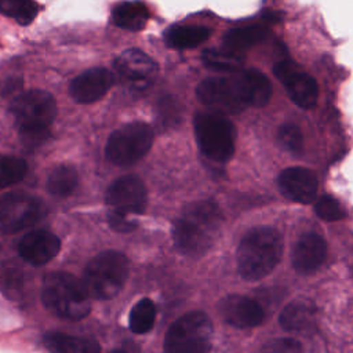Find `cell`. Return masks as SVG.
Segmentation results:
<instances>
[{
  "instance_id": "cell-1",
  "label": "cell",
  "mask_w": 353,
  "mask_h": 353,
  "mask_svg": "<svg viewBox=\"0 0 353 353\" xmlns=\"http://www.w3.org/2000/svg\"><path fill=\"white\" fill-rule=\"evenodd\" d=\"M197 98L211 112L232 114L247 106H265L272 97L269 79L256 69L215 76L197 85Z\"/></svg>"
},
{
  "instance_id": "cell-2",
  "label": "cell",
  "mask_w": 353,
  "mask_h": 353,
  "mask_svg": "<svg viewBox=\"0 0 353 353\" xmlns=\"http://www.w3.org/2000/svg\"><path fill=\"white\" fill-rule=\"evenodd\" d=\"M222 214L216 203L211 200L188 205L172 229L176 248L190 256L205 254L219 234Z\"/></svg>"
},
{
  "instance_id": "cell-3",
  "label": "cell",
  "mask_w": 353,
  "mask_h": 353,
  "mask_svg": "<svg viewBox=\"0 0 353 353\" xmlns=\"http://www.w3.org/2000/svg\"><path fill=\"white\" fill-rule=\"evenodd\" d=\"M10 112L26 148H37L50 137V125L57 116L54 97L43 90H29L14 98Z\"/></svg>"
},
{
  "instance_id": "cell-4",
  "label": "cell",
  "mask_w": 353,
  "mask_h": 353,
  "mask_svg": "<svg viewBox=\"0 0 353 353\" xmlns=\"http://www.w3.org/2000/svg\"><path fill=\"white\" fill-rule=\"evenodd\" d=\"M283 237L272 226L251 229L237 248V269L245 280H259L268 276L280 262Z\"/></svg>"
},
{
  "instance_id": "cell-5",
  "label": "cell",
  "mask_w": 353,
  "mask_h": 353,
  "mask_svg": "<svg viewBox=\"0 0 353 353\" xmlns=\"http://www.w3.org/2000/svg\"><path fill=\"white\" fill-rule=\"evenodd\" d=\"M90 295L77 277L66 272H51L44 277L41 299L55 316L80 320L90 313Z\"/></svg>"
},
{
  "instance_id": "cell-6",
  "label": "cell",
  "mask_w": 353,
  "mask_h": 353,
  "mask_svg": "<svg viewBox=\"0 0 353 353\" xmlns=\"http://www.w3.org/2000/svg\"><path fill=\"white\" fill-rule=\"evenodd\" d=\"M128 277V259L119 251H103L95 255L84 269L83 284L91 298L116 296Z\"/></svg>"
},
{
  "instance_id": "cell-7",
  "label": "cell",
  "mask_w": 353,
  "mask_h": 353,
  "mask_svg": "<svg viewBox=\"0 0 353 353\" xmlns=\"http://www.w3.org/2000/svg\"><path fill=\"white\" fill-rule=\"evenodd\" d=\"M194 134L201 152L211 160L225 163L234 153V125L216 112H200L194 117Z\"/></svg>"
},
{
  "instance_id": "cell-8",
  "label": "cell",
  "mask_w": 353,
  "mask_h": 353,
  "mask_svg": "<svg viewBox=\"0 0 353 353\" xmlns=\"http://www.w3.org/2000/svg\"><path fill=\"white\" fill-rule=\"evenodd\" d=\"M212 323L203 312L181 316L167 331L165 353H210Z\"/></svg>"
},
{
  "instance_id": "cell-9",
  "label": "cell",
  "mask_w": 353,
  "mask_h": 353,
  "mask_svg": "<svg viewBox=\"0 0 353 353\" xmlns=\"http://www.w3.org/2000/svg\"><path fill=\"white\" fill-rule=\"evenodd\" d=\"M153 130L143 121H132L114 130L105 146L106 159L116 165H131L148 154L153 145Z\"/></svg>"
},
{
  "instance_id": "cell-10",
  "label": "cell",
  "mask_w": 353,
  "mask_h": 353,
  "mask_svg": "<svg viewBox=\"0 0 353 353\" xmlns=\"http://www.w3.org/2000/svg\"><path fill=\"white\" fill-rule=\"evenodd\" d=\"M44 215L41 200L25 192L0 196V233H15L34 225Z\"/></svg>"
},
{
  "instance_id": "cell-11",
  "label": "cell",
  "mask_w": 353,
  "mask_h": 353,
  "mask_svg": "<svg viewBox=\"0 0 353 353\" xmlns=\"http://www.w3.org/2000/svg\"><path fill=\"white\" fill-rule=\"evenodd\" d=\"M105 199L110 214L131 218L145 210L148 192L141 178L135 175H124L113 181L106 190Z\"/></svg>"
},
{
  "instance_id": "cell-12",
  "label": "cell",
  "mask_w": 353,
  "mask_h": 353,
  "mask_svg": "<svg viewBox=\"0 0 353 353\" xmlns=\"http://www.w3.org/2000/svg\"><path fill=\"white\" fill-rule=\"evenodd\" d=\"M114 69L120 81L131 90L148 88L157 76V63L138 48L124 50L114 59Z\"/></svg>"
},
{
  "instance_id": "cell-13",
  "label": "cell",
  "mask_w": 353,
  "mask_h": 353,
  "mask_svg": "<svg viewBox=\"0 0 353 353\" xmlns=\"http://www.w3.org/2000/svg\"><path fill=\"white\" fill-rule=\"evenodd\" d=\"M274 74L285 87L291 101L303 109H310L319 98V87L316 80L298 72L288 61H280L274 65Z\"/></svg>"
},
{
  "instance_id": "cell-14",
  "label": "cell",
  "mask_w": 353,
  "mask_h": 353,
  "mask_svg": "<svg viewBox=\"0 0 353 353\" xmlns=\"http://www.w3.org/2000/svg\"><path fill=\"white\" fill-rule=\"evenodd\" d=\"M277 186L285 199L301 204H309L317 194L319 181L307 168L290 167L280 172Z\"/></svg>"
},
{
  "instance_id": "cell-15",
  "label": "cell",
  "mask_w": 353,
  "mask_h": 353,
  "mask_svg": "<svg viewBox=\"0 0 353 353\" xmlns=\"http://www.w3.org/2000/svg\"><path fill=\"white\" fill-rule=\"evenodd\" d=\"M113 74L105 68H91L70 81L69 92L76 102L91 103L101 99L112 87Z\"/></svg>"
},
{
  "instance_id": "cell-16",
  "label": "cell",
  "mask_w": 353,
  "mask_h": 353,
  "mask_svg": "<svg viewBox=\"0 0 353 353\" xmlns=\"http://www.w3.org/2000/svg\"><path fill=\"white\" fill-rule=\"evenodd\" d=\"M219 313L223 320L237 328H252L262 323L263 310L261 305L243 295H229L219 303Z\"/></svg>"
},
{
  "instance_id": "cell-17",
  "label": "cell",
  "mask_w": 353,
  "mask_h": 353,
  "mask_svg": "<svg viewBox=\"0 0 353 353\" xmlns=\"http://www.w3.org/2000/svg\"><path fill=\"white\" fill-rule=\"evenodd\" d=\"M61 248V240L51 232L33 230L22 237L18 245L19 255L29 263L40 266L51 261Z\"/></svg>"
},
{
  "instance_id": "cell-18",
  "label": "cell",
  "mask_w": 353,
  "mask_h": 353,
  "mask_svg": "<svg viewBox=\"0 0 353 353\" xmlns=\"http://www.w3.org/2000/svg\"><path fill=\"white\" fill-rule=\"evenodd\" d=\"M327 255L325 240L313 232L305 233L296 241L292 252V265L296 272L307 274L320 268Z\"/></svg>"
},
{
  "instance_id": "cell-19",
  "label": "cell",
  "mask_w": 353,
  "mask_h": 353,
  "mask_svg": "<svg viewBox=\"0 0 353 353\" xmlns=\"http://www.w3.org/2000/svg\"><path fill=\"white\" fill-rule=\"evenodd\" d=\"M280 324L291 332L307 334L316 328V307L310 301L299 299L288 303L281 314Z\"/></svg>"
},
{
  "instance_id": "cell-20",
  "label": "cell",
  "mask_w": 353,
  "mask_h": 353,
  "mask_svg": "<svg viewBox=\"0 0 353 353\" xmlns=\"http://www.w3.org/2000/svg\"><path fill=\"white\" fill-rule=\"evenodd\" d=\"M43 343L51 353H101L99 345L91 339L59 332L46 334Z\"/></svg>"
},
{
  "instance_id": "cell-21",
  "label": "cell",
  "mask_w": 353,
  "mask_h": 353,
  "mask_svg": "<svg viewBox=\"0 0 353 353\" xmlns=\"http://www.w3.org/2000/svg\"><path fill=\"white\" fill-rule=\"evenodd\" d=\"M112 19L119 28L141 30L149 21V10L142 1H121L113 7Z\"/></svg>"
},
{
  "instance_id": "cell-22",
  "label": "cell",
  "mask_w": 353,
  "mask_h": 353,
  "mask_svg": "<svg viewBox=\"0 0 353 353\" xmlns=\"http://www.w3.org/2000/svg\"><path fill=\"white\" fill-rule=\"evenodd\" d=\"M210 36V29L205 26L197 25H182V26H172L170 28L165 34L164 40L168 47L185 50L193 48L199 44L204 43Z\"/></svg>"
},
{
  "instance_id": "cell-23",
  "label": "cell",
  "mask_w": 353,
  "mask_h": 353,
  "mask_svg": "<svg viewBox=\"0 0 353 353\" xmlns=\"http://www.w3.org/2000/svg\"><path fill=\"white\" fill-rule=\"evenodd\" d=\"M268 34V29L262 25H250L229 30L223 36V44L229 51L239 52L261 43Z\"/></svg>"
},
{
  "instance_id": "cell-24",
  "label": "cell",
  "mask_w": 353,
  "mask_h": 353,
  "mask_svg": "<svg viewBox=\"0 0 353 353\" xmlns=\"http://www.w3.org/2000/svg\"><path fill=\"white\" fill-rule=\"evenodd\" d=\"M79 175L73 165L61 164L55 167L47 179V188L54 196H69L77 186Z\"/></svg>"
},
{
  "instance_id": "cell-25",
  "label": "cell",
  "mask_w": 353,
  "mask_h": 353,
  "mask_svg": "<svg viewBox=\"0 0 353 353\" xmlns=\"http://www.w3.org/2000/svg\"><path fill=\"white\" fill-rule=\"evenodd\" d=\"M201 59L208 69L215 72L236 73L243 65L241 55L229 50H205L201 54Z\"/></svg>"
},
{
  "instance_id": "cell-26",
  "label": "cell",
  "mask_w": 353,
  "mask_h": 353,
  "mask_svg": "<svg viewBox=\"0 0 353 353\" xmlns=\"http://www.w3.org/2000/svg\"><path fill=\"white\" fill-rule=\"evenodd\" d=\"M0 12L21 25H29L39 12V4L34 0H0Z\"/></svg>"
},
{
  "instance_id": "cell-27",
  "label": "cell",
  "mask_w": 353,
  "mask_h": 353,
  "mask_svg": "<svg viewBox=\"0 0 353 353\" xmlns=\"http://www.w3.org/2000/svg\"><path fill=\"white\" fill-rule=\"evenodd\" d=\"M156 320V307L149 298L141 299L130 313V328L135 334H145L152 330Z\"/></svg>"
},
{
  "instance_id": "cell-28",
  "label": "cell",
  "mask_w": 353,
  "mask_h": 353,
  "mask_svg": "<svg viewBox=\"0 0 353 353\" xmlns=\"http://www.w3.org/2000/svg\"><path fill=\"white\" fill-rule=\"evenodd\" d=\"M28 171V164L23 159L0 154V189L14 185L21 181Z\"/></svg>"
},
{
  "instance_id": "cell-29",
  "label": "cell",
  "mask_w": 353,
  "mask_h": 353,
  "mask_svg": "<svg viewBox=\"0 0 353 353\" xmlns=\"http://www.w3.org/2000/svg\"><path fill=\"white\" fill-rule=\"evenodd\" d=\"M314 212L317 214V216H320L321 219L327 221V222H334V221H339L345 216V211L342 208V205L339 204V201L336 199H334L332 196H321L316 204H314Z\"/></svg>"
},
{
  "instance_id": "cell-30",
  "label": "cell",
  "mask_w": 353,
  "mask_h": 353,
  "mask_svg": "<svg viewBox=\"0 0 353 353\" xmlns=\"http://www.w3.org/2000/svg\"><path fill=\"white\" fill-rule=\"evenodd\" d=\"M277 138H279L280 145L285 150L292 152V153L301 152L303 139H302V134H301V130L298 128V125L291 124V123L283 124L277 132Z\"/></svg>"
},
{
  "instance_id": "cell-31",
  "label": "cell",
  "mask_w": 353,
  "mask_h": 353,
  "mask_svg": "<svg viewBox=\"0 0 353 353\" xmlns=\"http://www.w3.org/2000/svg\"><path fill=\"white\" fill-rule=\"evenodd\" d=\"M302 346L298 341L291 338H279L268 342L262 353H301Z\"/></svg>"
},
{
  "instance_id": "cell-32",
  "label": "cell",
  "mask_w": 353,
  "mask_h": 353,
  "mask_svg": "<svg viewBox=\"0 0 353 353\" xmlns=\"http://www.w3.org/2000/svg\"><path fill=\"white\" fill-rule=\"evenodd\" d=\"M108 222H109L110 228L117 230V232H131L137 226L134 219H131L128 216H124V215L110 214V212L108 214Z\"/></svg>"
},
{
  "instance_id": "cell-33",
  "label": "cell",
  "mask_w": 353,
  "mask_h": 353,
  "mask_svg": "<svg viewBox=\"0 0 353 353\" xmlns=\"http://www.w3.org/2000/svg\"><path fill=\"white\" fill-rule=\"evenodd\" d=\"M160 109H161V119L172 120L174 117H176V103H174L172 99H168L167 102H161Z\"/></svg>"
},
{
  "instance_id": "cell-34",
  "label": "cell",
  "mask_w": 353,
  "mask_h": 353,
  "mask_svg": "<svg viewBox=\"0 0 353 353\" xmlns=\"http://www.w3.org/2000/svg\"><path fill=\"white\" fill-rule=\"evenodd\" d=\"M110 353H124V352H121V350H113V352H110Z\"/></svg>"
}]
</instances>
